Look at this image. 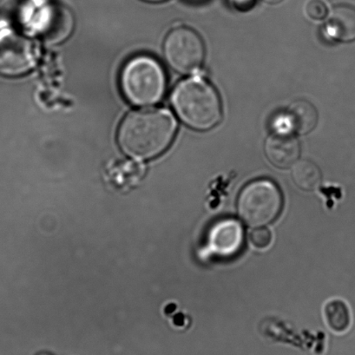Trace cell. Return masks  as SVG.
Listing matches in <instances>:
<instances>
[{
  "instance_id": "6da1fadb",
  "label": "cell",
  "mask_w": 355,
  "mask_h": 355,
  "mask_svg": "<svg viewBox=\"0 0 355 355\" xmlns=\"http://www.w3.org/2000/svg\"><path fill=\"white\" fill-rule=\"evenodd\" d=\"M177 127L174 116L168 110H135L120 125L117 142L127 156L137 160L151 159L170 147Z\"/></svg>"
},
{
  "instance_id": "7a4b0ae2",
  "label": "cell",
  "mask_w": 355,
  "mask_h": 355,
  "mask_svg": "<svg viewBox=\"0 0 355 355\" xmlns=\"http://www.w3.org/2000/svg\"><path fill=\"white\" fill-rule=\"evenodd\" d=\"M171 102L179 119L192 129L209 130L222 119L218 92L205 79L192 78L179 83Z\"/></svg>"
},
{
  "instance_id": "3957f363",
  "label": "cell",
  "mask_w": 355,
  "mask_h": 355,
  "mask_svg": "<svg viewBox=\"0 0 355 355\" xmlns=\"http://www.w3.org/2000/svg\"><path fill=\"white\" fill-rule=\"evenodd\" d=\"M167 86L166 74L156 58L139 55L123 65L120 87L123 96L135 105H150L160 101Z\"/></svg>"
},
{
  "instance_id": "277c9868",
  "label": "cell",
  "mask_w": 355,
  "mask_h": 355,
  "mask_svg": "<svg viewBox=\"0 0 355 355\" xmlns=\"http://www.w3.org/2000/svg\"><path fill=\"white\" fill-rule=\"evenodd\" d=\"M284 198L275 182L261 179L245 186L237 202L239 213L250 226L261 227L273 223L280 215Z\"/></svg>"
},
{
  "instance_id": "5b68a950",
  "label": "cell",
  "mask_w": 355,
  "mask_h": 355,
  "mask_svg": "<svg viewBox=\"0 0 355 355\" xmlns=\"http://www.w3.org/2000/svg\"><path fill=\"white\" fill-rule=\"evenodd\" d=\"M164 53L172 69L179 73L191 74L201 67L205 47L198 33L189 27L180 26L168 33Z\"/></svg>"
},
{
  "instance_id": "8992f818",
  "label": "cell",
  "mask_w": 355,
  "mask_h": 355,
  "mask_svg": "<svg viewBox=\"0 0 355 355\" xmlns=\"http://www.w3.org/2000/svg\"><path fill=\"white\" fill-rule=\"evenodd\" d=\"M35 46L16 33H0V74L18 77L32 70L36 63Z\"/></svg>"
},
{
  "instance_id": "52a82bcc",
  "label": "cell",
  "mask_w": 355,
  "mask_h": 355,
  "mask_svg": "<svg viewBox=\"0 0 355 355\" xmlns=\"http://www.w3.org/2000/svg\"><path fill=\"white\" fill-rule=\"evenodd\" d=\"M244 230L239 220L226 218L214 224L209 234V250L217 256L233 257L242 250Z\"/></svg>"
},
{
  "instance_id": "ba28073f",
  "label": "cell",
  "mask_w": 355,
  "mask_h": 355,
  "mask_svg": "<svg viewBox=\"0 0 355 355\" xmlns=\"http://www.w3.org/2000/svg\"><path fill=\"white\" fill-rule=\"evenodd\" d=\"M264 149L268 161L279 168L294 166L301 153L299 141L289 132L272 134L265 142Z\"/></svg>"
},
{
  "instance_id": "9c48e42d",
  "label": "cell",
  "mask_w": 355,
  "mask_h": 355,
  "mask_svg": "<svg viewBox=\"0 0 355 355\" xmlns=\"http://www.w3.org/2000/svg\"><path fill=\"white\" fill-rule=\"evenodd\" d=\"M72 25V17L67 9L49 6L41 16L37 31L47 43H60L70 35Z\"/></svg>"
},
{
  "instance_id": "30bf717a",
  "label": "cell",
  "mask_w": 355,
  "mask_h": 355,
  "mask_svg": "<svg viewBox=\"0 0 355 355\" xmlns=\"http://www.w3.org/2000/svg\"><path fill=\"white\" fill-rule=\"evenodd\" d=\"M327 31L331 37L341 42L355 40V8L347 5L337 6L327 16Z\"/></svg>"
},
{
  "instance_id": "8fae6325",
  "label": "cell",
  "mask_w": 355,
  "mask_h": 355,
  "mask_svg": "<svg viewBox=\"0 0 355 355\" xmlns=\"http://www.w3.org/2000/svg\"><path fill=\"white\" fill-rule=\"evenodd\" d=\"M292 132L306 135L315 128L318 123V113L315 106L306 100H297L288 106L285 114Z\"/></svg>"
},
{
  "instance_id": "7c38bea8",
  "label": "cell",
  "mask_w": 355,
  "mask_h": 355,
  "mask_svg": "<svg viewBox=\"0 0 355 355\" xmlns=\"http://www.w3.org/2000/svg\"><path fill=\"white\" fill-rule=\"evenodd\" d=\"M324 318L329 329L336 333H344L351 325V313L346 302L339 299L327 302L323 309Z\"/></svg>"
},
{
  "instance_id": "4fadbf2b",
  "label": "cell",
  "mask_w": 355,
  "mask_h": 355,
  "mask_svg": "<svg viewBox=\"0 0 355 355\" xmlns=\"http://www.w3.org/2000/svg\"><path fill=\"white\" fill-rule=\"evenodd\" d=\"M292 177L295 184L305 191H315L322 184V172L315 164L309 160L296 162L293 166Z\"/></svg>"
},
{
  "instance_id": "5bb4252c",
  "label": "cell",
  "mask_w": 355,
  "mask_h": 355,
  "mask_svg": "<svg viewBox=\"0 0 355 355\" xmlns=\"http://www.w3.org/2000/svg\"><path fill=\"white\" fill-rule=\"evenodd\" d=\"M306 13L313 20H322L329 16V8L323 0H309L306 5Z\"/></svg>"
},
{
  "instance_id": "9a60e30c",
  "label": "cell",
  "mask_w": 355,
  "mask_h": 355,
  "mask_svg": "<svg viewBox=\"0 0 355 355\" xmlns=\"http://www.w3.org/2000/svg\"><path fill=\"white\" fill-rule=\"evenodd\" d=\"M250 239L252 245L257 249H266L270 245L273 236L266 227H259L252 230L250 234Z\"/></svg>"
},
{
  "instance_id": "2e32d148",
  "label": "cell",
  "mask_w": 355,
  "mask_h": 355,
  "mask_svg": "<svg viewBox=\"0 0 355 355\" xmlns=\"http://www.w3.org/2000/svg\"><path fill=\"white\" fill-rule=\"evenodd\" d=\"M232 1L239 6H246L251 4L253 0H232Z\"/></svg>"
},
{
  "instance_id": "e0dca14e",
  "label": "cell",
  "mask_w": 355,
  "mask_h": 355,
  "mask_svg": "<svg viewBox=\"0 0 355 355\" xmlns=\"http://www.w3.org/2000/svg\"><path fill=\"white\" fill-rule=\"evenodd\" d=\"M144 1L157 3V2L164 1V0H144Z\"/></svg>"
},
{
  "instance_id": "ac0fdd59",
  "label": "cell",
  "mask_w": 355,
  "mask_h": 355,
  "mask_svg": "<svg viewBox=\"0 0 355 355\" xmlns=\"http://www.w3.org/2000/svg\"><path fill=\"white\" fill-rule=\"evenodd\" d=\"M39 355H51V354H40Z\"/></svg>"
}]
</instances>
